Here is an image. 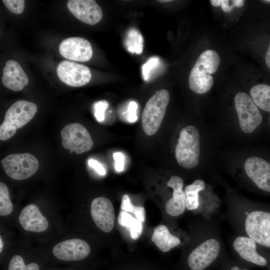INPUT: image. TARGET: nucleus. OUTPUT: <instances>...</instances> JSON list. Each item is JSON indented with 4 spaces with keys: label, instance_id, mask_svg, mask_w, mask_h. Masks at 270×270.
I'll list each match as a JSON object with an SVG mask.
<instances>
[{
    "label": "nucleus",
    "instance_id": "nucleus-1",
    "mask_svg": "<svg viewBox=\"0 0 270 270\" xmlns=\"http://www.w3.org/2000/svg\"><path fill=\"white\" fill-rule=\"evenodd\" d=\"M227 204V218L236 234L270 248V212L258 209L248 201L235 199Z\"/></svg>",
    "mask_w": 270,
    "mask_h": 270
},
{
    "label": "nucleus",
    "instance_id": "nucleus-2",
    "mask_svg": "<svg viewBox=\"0 0 270 270\" xmlns=\"http://www.w3.org/2000/svg\"><path fill=\"white\" fill-rule=\"evenodd\" d=\"M225 256L220 224L206 218L203 238L188 254V266L190 270H210Z\"/></svg>",
    "mask_w": 270,
    "mask_h": 270
},
{
    "label": "nucleus",
    "instance_id": "nucleus-3",
    "mask_svg": "<svg viewBox=\"0 0 270 270\" xmlns=\"http://www.w3.org/2000/svg\"><path fill=\"white\" fill-rule=\"evenodd\" d=\"M220 63V56L215 50H208L204 52L190 72L188 78L190 88L198 94L208 92L214 82L212 74L216 72Z\"/></svg>",
    "mask_w": 270,
    "mask_h": 270
},
{
    "label": "nucleus",
    "instance_id": "nucleus-4",
    "mask_svg": "<svg viewBox=\"0 0 270 270\" xmlns=\"http://www.w3.org/2000/svg\"><path fill=\"white\" fill-rule=\"evenodd\" d=\"M200 153V133L192 125L184 128L175 149L178 163L186 169H191L198 164Z\"/></svg>",
    "mask_w": 270,
    "mask_h": 270
},
{
    "label": "nucleus",
    "instance_id": "nucleus-5",
    "mask_svg": "<svg viewBox=\"0 0 270 270\" xmlns=\"http://www.w3.org/2000/svg\"><path fill=\"white\" fill-rule=\"evenodd\" d=\"M37 106L32 102L20 100L14 103L6 112L0 126V140L12 138L20 128L28 122L35 116Z\"/></svg>",
    "mask_w": 270,
    "mask_h": 270
},
{
    "label": "nucleus",
    "instance_id": "nucleus-6",
    "mask_svg": "<svg viewBox=\"0 0 270 270\" xmlns=\"http://www.w3.org/2000/svg\"><path fill=\"white\" fill-rule=\"evenodd\" d=\"M170 100V94L166 90H161L147 102L142 117V125L148 136L156 133L164 118Z\"/></svg>",
    "mask_w": 270,
    "mask_h": 270
},
{
    "label": "nucleus",
    "instance_id": "nucleus-7",
    "mask_svg": "<svg viewBox=\"0 0 270 270\" xmlns=\"http://www.w3.org/2000/svg\"><path fill=\"white\" fill-rule=\"evenodd\" d=\"M6 174L15 180L30 178L38 170V159L29 153L10 154L1 160Z\"/></svg>",
    "mask_w": 270,
    "mask_h": 270
},
{
    "label": "nucleus",
    "instance_id": "nucleus-8",
    "mask_svg": "<svg viewBox=\"0 0 270 270\" xmlns=\"http://www.w3.org/2000/svg\"><path fill=\"white\" fill-rule=\"evenodd\" d=\"M234 102L240 129L244 133H252L262 122V116L258 106L251 97L244 92L236 95Z\"/></svg>",
    "mask_w": 270,
    "mask_h": 270
},
{
    "label": "nucleus",
    "instance_id": "nucleus-9",
    "mask_svg": "<svg viewBox=\"0 0 270 270\" xmlns=\"http://www.w3.org/2000/svg\"><path fill=\"white\" fill-rule=\"evenodd\" d=\"M230 244L236 260L244 266H265L268 264L267 259L258 252V244L250 238L237 234Z\"/></svg>",
    "mask_w": 270,
    "mask_h": 270
},
{
    "label": "nucleus",
    "instance_id": "nucleus-10",
    "mask_svg": "<svg viewBox=\"0 0 270 270\" xmlns=\"http://www.w3.org/2000/svg\"><path fill=\"white\" fill-rule=\"evenodd\" d=\"M62 146L70 152L81 154L90 150L93 146L92 140L86 128L75 122L65 126L60 132Z\"/></svg>",
    "mask_w": 270,
    "mask_h": 270
},
{
    "label": "nucleus",
    "instance_id": "nucleus-11",
    "mask_svg": "<svg viewBox=\"0 0 270 270\" xmlns=\"http://www.w3.org/2000/svg\"><path fill=\"white\" fill-rule=\"evenodd\" d=\"M58 78L66 84L74 87L84 86L88 84L92 77L90 68L83 64L63 60L57 66Z\"/></svg>",
    "mask_w": 270,
    "mask_h": 270
},
{
    "label": "nucleus",
    "instance_id": "nucleus-12",
    "mask_svg": "<svg viewBox=\"0 0 270 270\" xmlns=\"http://www.w3.org/2000/svg\"><path fill=\"white\" fill-rule=\"evenodd\" d=\"M247 177L260 190L270 192V164L256 156L249 157L244 164Z\"/></svg>",
    "mask_w": 270,
    "mask_h": 270
},
{
    "label": "nucleus",
    "instance_id": "nucleus-13",
    "mask_svg": "<svg viewBox=\"0 0 270 270\" xmlns=\"http://www.w3.org/2000/svg\"><path fill=\"white\" fill-rule=\"evenodd\" d=\"M90 214L96 226L102 232H109L114 227V212L111 202L104 197L94 198L90 204Z\"/></svg>",
    "mask_w": 270,
    "mask_h": 270
},
{
    "label": "nucleus",
    "instance_id": "nucleus-14",
    "mask_svg": "<svg viewBox=\"0 0 270 270\" xmlns=\"http://www.w3.org/2000/svg\"><path fill=\"white\" fill-rule=\"evenodd\" d=\"M90 248L84 240L73 238L61 242L52 248L55 257L64 261L80 260L86 258L90 254Z\"/></svg>",
    "mask_w": 270,
    "mask_h": 270
},
{
    "label": "nucleus",
    "instance_id": "nucleus-15",
    "mask_svg": "<svg viewBox=\"0 0 270 270\" xmlns=\"http://www.w3.org/2000/svg\"><path fill=\"white\" fill-rule=\"evenodd\" d=\"M59 52L64 58L74 61H88L92 55V48L90 42L80 37L68 38L60 44Z\"/></svg>",
    "mask_w": 270,
    "mask_h": 270
},
{
    "label": "nucleus",
    "instance_id": "nucleus-16",
    "mask_svg": "<svg viewBox=\"0 0 270 270\" xmlns=\"http://www.w3.org/2000/svg\"><path fill=\"white\" fill-rule=\"evenodd\" d=\"M67 7L76 18L92 26L98 24L102 16V10L96 0H69Z\"/></svg>",
    "mask_w": 270,
    "mask_h": 270
},
{
    "label": "nucleus",
    "instance_id": "nucleus-17",
    "mask_svg": "<svg viewBox=\"0 0 270 270\" xmlns=\"http://www.w3.org/2000/svg\"><path fill=\"white\" fill-rule=\"evenodd\" d=\"M18 220L24 229L29 232H43L48 226L46 218L38 206L33 204L24 208L20 214Z\"/></svg>",
    "mask_w": 270,
    "mask_h": 270
},
{
    "label": "nucleus",
    "instance_id": "nucleus-18",
    "mask_svg": "<svg viewBox=\"0 0 270 270\" xmlns=\"http://www.w3.org/2000/svg\"><path fill=\"white\" fill-rule=\"evenodd\" d=\"M2 77V84L14 91L22 90L28 82V77L20 65L14 60L6 62Z\"/></svg>",
    "mask_w": 270,
    "mask_h": 270
},
{
    "label": "nucleus",
    "instance_id": "nucleus-19",
    "mask_svg": "<svg viewBox=\"0 0 270 270\" xmlns=\"http://www.w3.org/2000/svg\"><path fill=\"white\" fill-rule=\"evenodd\" d=\"M167 185L173 188V193L172 198L166 204V212L173 216H180L186 209L183 180L178 176H174L168 182Z\"/></svg>",
    "mask_w": 270,
    "mask_h": 270
},
{
    "label": "nucleus",
    "instance_id": "nucleus-20",
    "mask_svg": "<svg viewBox=\"0 0 270 270\" xmlns=\"http://www.w3.org/2000/svg\"><path fill=\"white\" fill-rule=\"evenodd\" d=\"M152 240L162 252H166L180 244V239L172 234L164 225H159L154 230Z\"/></svg>",
    "mask_w": 270,
    "mask_h": 270
},
{
    "label": "nucleus",
    "instance_id": "nucleus-21",
    "mask_svg": "<svg viewBox=\"0 0 270 270\" xmlns=\"http://www.w3.org/2000/svg\"><path fill=\"white\" fill-rule=\"evenodd\" d=\"M204 188V182L200 179L194 180L192 184L186 186L184 191L186 208L189 210H194L199 208V192Z\"/></svg>",
    "mask_w": 270,
    "mask_h": 270
},
{
    "label": "nucleus",
    "instance_id": "nucleus-22",
    "mask_svg": "<svg viewBox=\"0 0 270 270\" xmlns=\"http://www.w3.org/2000/svg\"><path fill=\"white\" fill-rule=\"evenodd\" d=\"M250 94L256 105L262 110L270 112V86L258 84L252 86Z\"/></svg>",
    "mask_w": 270,
    "mask_h": 270
},
{
    "label": "nucleus",
    "instance_id": "nucleus-23",
    "mask_svg": "<svg viewBox=\"0 0 270 270\" xmlns=\"http://www.w3.org/2000/svg\"><path fill=\"white\" fill-rule=\"evenodd\" d=\"M118 222L120 224L125 227L130 232V236L133 240L138 239L142 234V222L127 212L123 210L120 212Z\"/></svg>",
    "mask_w": 270,
    "mask_h": 270
},
{
    "label": "nucleus",
    "instance_id": "nucleus-24",
    "mask_svg": "<svg viewBox=\"0 0 270 270\" xmlns=\"http://www.w3.org/2000/svg\"><path fill=\"white\" fill-rule=\"evenodd\" d=\"M125 46L127 50L132 54H140L143 50V38L140 32L132 28L127 33Z\"/></svg>",
    "mask_w": 270,
    "mask_h": 270
},
{
    "label": "nucleus",
    "instance_id": "nucleus-25",
    "mask_svg": "<svg viewBox=\"0 0 270 270\" xmlns=\"http://www.w3.org/2000/svg\"><path fill=\"white\" fill-rule=\"evenodd\" d=\"M13 205L10 200L7 186L2 182H0V215L6 216L12 213Z\"/></svg>",
    "mask_w": 270,
    "mask_h": 270
},
{
    "label": "nucleus",
    "instance_id": "nucleus-26",
    "mask_svg": "<svg viewBox=\"0 0 270 270\" xmlns=\"http://www.w3.org/2000/svg\"><path fill=\"white\" fill-rule=\"evenodd\" d=\"M8 270H39V266L34 262L26 265L21 256L14 255L10 261Z\"/></svg>",
    "mask_w": 270,
    "mask_h": 270
},
{
    "label": "nucleus",
    "instance_id": "nucleus-27",
    "mask_svg": "<svg viewBox=\"0 0 270 270\" xmlns=\"http://www.w3.org/2000/svg\"><path fill=\"white\" fill-rule=\"evenodd\" d=\"M218 270H249L246 266L236 260L224 256L218 264Z\"/></svg>",
    "mask_w": 270,
    "mask_h": 270
},
{
    "label": "nucleus",
    "instance_id": "nucleus-28",
    "mask_svg": "<svg viewBox=\"0 0 270 270\" xmlns=\"http://www.w3.org/2000/svg\"><path fill=\"white\" fill-rule=\"evenodd\" d=\"M160 60L158 57H152L142 66V75L144 80H148L152 74L158 66Z\"/></svg>",
    "mask_w": 270,
    "mask_h": 270
},
{
    "label": "nucleus",
    "instance_id": "nucleus-29",
    "mask_svg": "<svg viewBox=\"0 0 270 270\" xmlns=\"http://www.w3.org/2000/svg\"><path fill=\"white\" fill-rule=\"evenodd\" d=\"M108 106V102L106 100H99L94 104V115L98 122H102L104 120L105 111Z\"/></svg>",
    "mask_w": 270,
    "mask_h": 270
},
{
    "label": "nucleus",
    "instance_id": "nucleus-30",
    "mask_svg": "<svg viewBox=\"0 0 270 270\" xmlns=\"http://www.w3.org/2000/svg\"><path fill=\"white\" fill-rule=\"evenodd\" d=\"M2 2L12 13L20 14L24 11L25 4L24 0H2Z\"/></svg>",
    "mask_w": 270,
    "mask_h": 270
},
{
    "label": "nucleus",
    "instance_id": "nucleus-31",
    "mask_svg": "<svg viewBox=\"0 0 270 270\" xmlns=\"http://www.w3.org/2000/svg\"><path fill=\"white\" fill-rule=\"evenodd\" d=\"M244 2V0H220V6L224 12H230L234 7H242Z\"/></svg>",
    "mask_w": 270,
    "mask_h": 270
},
{
    "label": "nucleus",
    "instance_id": "nucleus-32",
    "mask_svg": "<svg viewBox=\"0 0 270 270\" xmlns=\"http://www.w3.org/2000/svg\"><path fill=\"white\" fill-rule=\"evenodd\" d=\"M138 104L134 101H131L128 104L127 108L126 118L130 122H135L137 119Z\"/></svg>",
    "mask_w": 270,
    "mask_h": 270
},
{
    "label": "nucleus",
    "instance_id": "nucleus-33",
    "mask_svg": "<svg viewBox=\"0 0 270 270\" xmlns=\"http://www.w3.org/2000/svg\"><path fill=\"white\" fill-rule=\"evenodd\" d=\"M113 158L115 162L114 168L118 172L123 170L124 164V156L122 153L116 152L113 154Z\"/></svg>",
    "mask_w": 270,
    "mask_h": 270
},
{
    "label": "nucleus",
    "instance_id": "nucleus-34",
    "mask_svg": "<svg viewBox=\"0 0 270 270\" xmlns=\"http://www.w3.org/2000/svg\"><path fill=\"white\" fill-rule=\"evenodd\" d=\"M134 206L132 204L128 196L124 194L122 197L121 208L123 211L134 213Z\"/></svg>",
    "mask_w": 270,
    "mask_h": 270
},
{
    "label": "nucleus",
    "instance_id": "nucleus-35",
    "mask_svg": "<svg viewBox=\"0 0 270 270\" xmlns=\"http://www.w3.org/2000/svg\"><path fill=\"white\" fill-rule=\"evenodd\" d=\"M88 166L94 169L100 175L104 176L106 171L103 166L98 161L94 159H89L88 161Z\"/></svg>",
    "mask_w": 270,
    "mask_h": 270
},
{
    "label": "nucleus",
    "instance_id": "nucleus-36",
    "mask_svg": "<svg viewBox=\"0 0 270 270\" xmlns=\"http://www.w3.org/2000/svg\"><path fill=\"white\" fill-rule=\"evenodd\" d=\"M136 218L142 222H144L145 220V210L142 206H135L134 213Z\"/></svg>",
    "mask_w": 270,
    "mask_h": 270
},
{
    "label": "nucleus",
    "instance_id": "nucleus-37",
    "mask_svg": "<svg viewBox=\"0 0 270 270\" xmlns=\"http://www.w3.org/2000/svg\"><path fill=\"white\" fill-rule=\"evenodd\" d=\"M265 60L266 66L270 70V44L266 55Z\"/></svg>",
    "mask_w": 270,
    "mask_h": 270
},
{
    "label": "nucleus",
    "instance_id": "nucleus-38",
    "mask_svg": "<svg viewBox=\"0 0 270 270\" xmlns=\"http://www.w3.org/2000/svg\"><path fill=\"white\" fill-rule=\"evenodd\" d=\"M210 4L214 6H220V0H210Z\"/></svg>",
    "mask_w": 270,
    "mask_h": 270
},
{
    "label": "nucleus",
    "instance_id": "nucleus-39",
    "mask_svg": "<svg viewBox=\"0 0 270 270\" xmlns=\"http://www.w3.org/2000/svg\"><path fill=\"white\" fill-rule=\"evenodd\" d=\"M0 252H2V246H3V243H2V237L0 236Z\"/></svg>",
    "mask_w": 270,
    "mask_h": 270
},
{
    "label": "nucleus",
    "instance_id": "nucleus-40",
    "mask_svg": "<svg viewBox=\"0 0 270 270\" xmlns=\"http://www.w3.org/2000/svg\"><path fill=\"white\" fill-rule=\"evenodd\" d=\"M172 0H158L160 2H171Z\"/></svg>",
    "mask_w": 270,
    "mask_h": 270
},
{
    "label": "nucleus",
    "instance_id": "nucleus-41",
    "mask_svg": "<svg viewBox=\"0 0 270 270\" xmlns=\"http://www.w3.org/2000/svg\"><path fill=\"white\" fill-rule=\"evenodd\" d=\"M263 2H264L270 3V0H264Z\"/></svg>",
    "mask_w": 270,
    "mask_h": 270
}]
</instances>
